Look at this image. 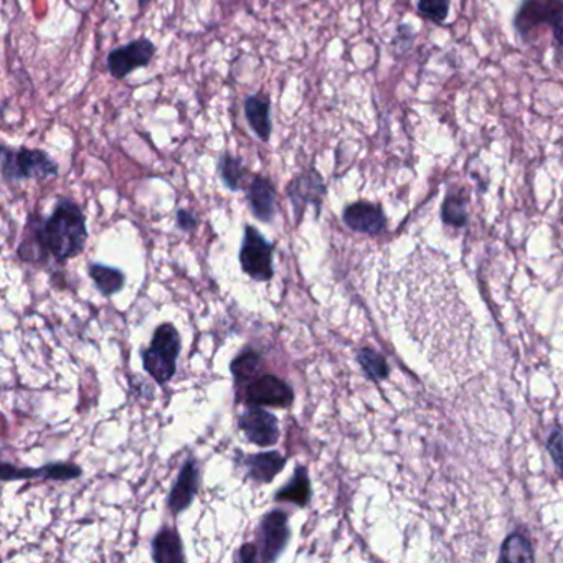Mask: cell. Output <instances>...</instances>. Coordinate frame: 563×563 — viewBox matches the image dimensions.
Listing matches in <instances>:
<instances>
[{
    "instance_id": "cell-1",
    "label": "cell",
    "mask_w": 563,
    "mask_h": 563,
    "mask_svg": "<svg viewBox=\"0 0 563 563\" xmlns=\"http://www.w3.org/2000/svg\"><path fill=\"white\" fill-rule=\"evenodd\" d=\"M31 232L37 236L44 254L54 255L60 263L82 254L89 238L85 213L70 199H58L47 220L31 216Z\"/></svg>"
},
{
    "instance_id": "cell-2",
    "label": "cell",
    "mask_w": 563,
    "mask_h": 563,
    "mask_svg": "<svg viewBox=\"0 0 563 563\" xmlns=\"http://www.w3.org/2000/svg\"><path fill=\"white\" fill-rule=\"evenodd\" d=\"M2 177L8 184L22 180H47L58 176L57 161L42 149L11 148L2 145Z\"/></svg>"
},
{
    "instance_id": "cell-3",
    "label": "cell",
    "mask_w": 563,
    "mask_h": 563,
    "mask_svg": "<svg viewBox=\"0 0 563 563\" xmlns=\"http://www.w3.org/2000/svg\"><path fill=\"white\" fill-rule=\"evenodd\" d=\"M180 349H183V342L177 329L169 322L159 326L152 336L151 345L142 352L144 371L157 384H167L176 374Z\"/></svg>"
},
{
    "instance_id": "cell-4",
    "label": "cell",
    "mask_w": 563,
    "mask_h": 563,
    "mask_svg": "<svg viewBox=\"0 0 563 563\" xmlns=\"http://www.w3.org/2000/svg\"><path fill=\"white\" fill-rule=\"evenodd\" d=\"M513 25L523 40H529L533 28L549 25L556 44L563 48V0H523Z\"/></svg>"
},
{
    "instance_id": "cell-5",
    "label": "cell",
    "mask_w": 563,
    "mask_h": 563,
    "mask_svg": "<svg viewBox=\"0 0 563 563\" xmlns=\"http://www.w3.org/2000/svg\"><path fill=\"white\" fill-rule=\"evenodd\" d=\"M273 251V245L255 226H245L239 265L247 277L255 281H270L274 274Z\"/></svg>"
},
{
    "instance_id": "cell-6",
    "label": "cell",
    "mask_w": 563,
    "mask_h": 563,
    "mask_svg": "<svg viewBox=\"0 0 563 563\" xmlns=\"http://www.w3.org/2000/svg\"><path fill=\"white\" fill-rule=\"evenodd\" d=\"M155 54H157V47L151 38L138 37L109 51L106 57V68L115 80H125L132 71L149 67Z\"/></svg>"
},
{
    "instance_id": "cell-7",
    "label": "cell",
    "mask_w": 563,
    "mask_h": 563,
    "mask_svg": "<svg viewBox=\"0 0 563 563\" xmlns=\"http://www.w3.org/2000/svg\"><path fill=\"white\" fill-rule=\"evenodd\" d=\"M326 192H328V187H326L325 179L320 176L319 171L313 169V167L303 171L300 176L291 180L286 193L290 197L291 206H293L297 223L301 222L304 210L309 206H313L317 215H319Z\"/></svg>"
},
{
    "instance_id": "cell-8",
    "label": "cell",
    "mask_w": 563,
    "mask_h": 563,
    "mask_svg": "<svg viewBox=\"0 0 563 563\" xmlns=\"http://www.w3.org/2000/svg\"><path fill=\"white\" fill-rule=\"evenodd\" d=\"M238 429L247 436L248 442L261 448H270L280 439V425L273 413L261 407H251L238 419Z\"/></svg>"
},
{
    "instance_id": "cell-9",
    "label": "cell",
    "mask_w": 563,
    "mask_h": 563,
    "mask_svg": "<svg viewBox=\"0 0 563 563\" xmlns=\"http://www.w3.org/2000/svg\"><path fill=\"white\" fill-rule=\"evenodd\" d=\"M247 401L255 407L288 409L293 406L294 391L286 382L274 375L255 378L247 388Z\"/></svg>"
},
{
    "instance_id": "cell-10",
    "label": "cell",
    "mask_w": 563,
    "mask_h": 563,
    "mask_svg": "<svg viewBox=\"0 0 563 563\" xmlns=\"http://www.w3.org/2000/svg\"><path fill=\"white\" fill-rule=\"evenodd\" d=\"M291 530L288 526V514L283 511H271L261 520L260 540L263 562H274L290 543Z\"/></svg>"
},
{
    "instance_id": "cell-11",
    "label": "cell",
    "mask_w": 563,
    "mask_h": 563,
    "mask_svg": "<svg viewBox=\"0 0 563 563\" xmlns=\"http://www.w3.org/2000/svg\"><path fill=\"white\" fill-rule=\"evenodd\" d=\"M342 220L354 232L368 235H378L387 226L384 210L371 202H354L345 207Z\"/></svg>"
},
{
    "instance_id": "cell-12",
    "label": "cell",
    "mask_w": 563,
    "mask_h": 563,
    "mask_svg": "<svg viewBox=\"0 0 563 563\" xmlns=\"http://www.w3.org/2000/svg\"><path fill=\"white\" fill-rule=\"evenodd\" d=\"M199 466H197L196 459H189L180 469L176 486L173 488L169 500H167V506L174 516H179L193 503L199 493Z\"/></svg>"
},
{
    "instance_id": "cell-13",
    "label": "cell",
    "mask_w": 563,
    "mask_h": 563,
    "mask_svg": "<svg viewBox=\"0 0 563 563\" xmlns=\"http://www.w3.org/2000/svg\"><path fill=\"white\" fill-rule=\"evenodd\" d=\"M82 468L71 462H51L44 468H14V466L2 465V481H17V479L44 478L50 481H71L82 476Z\"/></svg>"
},
{
    "instance_id": "cell-14",
    "label": "cell",
    "mask_w": 563,
    "mask_h": 563,
    "mask_svg": "<svg viewBox=\"0 0 563 563\" xmlns=\"http://www.w3.org/2000/svg\"><path fill=\"white\" fill-rule=\"evenodd\" d=\"M278 192L273 183L263 176H254L250 187H248V203L255 219L261 222H273L277 215Z\"/></svg>"
},
{
    "instance_id": "cell-15",
    "label": "cell",
    "mask_w": 563,
    "mask_h": 563,
    "mask_svg": "<svg viewBox=\"0 0 563 563\" xmlns=\"http://www.w3.org/2000/svg\"><path fill=\"white\" fill-rule=\"evenodd\" d=\"M245 119L251 131L260 141L268 142L273 134V122H271V99L267 93H258L245 98Z\"/></svg>"
},
{
    "instance_id": "cell-16",
    "label": "cell",
    "mask_w": 563,
    "mask_h": 563,
    "mask_svg": "<svg viewBox=\"0 0 563 563\" xmlns=\"http://www.w3.org/2000/svg\"><path fill=\"white\" fill-rule=\"evenodd\" d=\"M247 466L248 474L254 481L268 484L283 471L286 458L278 451L261 453V455L248 456Z\"/></svg>"
},
{
    "instance_id": "cell-17",
    "label": "cell",
    "mask_w": 563,
    "mask_h": 563,
    "mask_svg": "<svg viewBox=\"0 0 563 563\" xmlns=\"http://www.w3.org/2000/svg\"><path fill=\"white\" fill-rule=\"evenodd\" d=\"M152 559L159 563L184 562L183 540L174 529H163L152 540Z\"/></svg>"
},
{
    "instance_id": "cell-18",
    "label": "cell",
    "mask_w": 563,
    "mask_h": 563,
    "mask_svg": "<svg viewBox=\"0 0 563 563\" xmlns=\"http://www.w3.org/2000/svg\"><path fill=\"white\" fill-rule=\"evenodd\" d=\"M274 500L280 501V503H291L297 507H306L309 504L310 481L304 466H297L293 478L290 479L286 486L278 491Z\"/></svg>"
},
{
    "instance_id": "cell-19",
    "label": "cell",
    "mask_w": 563,
    "mask_h": 563,
    "mask_svg": "<svg viewBox=\"0 0 563 563\" xmlns=\"http://www.w3.org/2000/svg\"><path fill=\"white\" fill-rule=\"evenodd\" d=\"M90 278L95 281L96 288L99 293L105 296H113V294L119 293L125 286V274L118 268L106 267V265H90L89 268Z\"/></svg>"
},
{
    "instance_id": "cell-20",
    "label": "cell",
    "mask_w": 563,
    "mask_h": 563,
    "mask_svg": "<svg viewBox=\"0 0 563 563\" xmlns=\"http://www.w3.org/2000/svg\"><path fill=\"white\" fill-rule=\"evenodd\" d=\"M219 176L223 186L230 192H238L242 189V183H244L245 177V167L242 159L230 154V152H223L219 159Z\"/></svg>"
},
{
    "instance_id": "cell-21",
    "label": "cell",
    "mask_w": 563,
    "mask_h": 563,
    "mask_svg": "<svg viewBox=\"0 0 563 563\" xmlns=\"http://www.w3.org/2000/svg\"><path fill=\"white\" fill-rule=\"evenodd\" d=\"M261 362H263V359L258 352L247 351L233 359L230 371H232L233 378L238 384H245V382H251L257 377L261 368Z\"/></svg>"
},
{
    "instance_id": "cell-22",
    "label": "cell",
    "mask_w": 563,
    "mask_h": 563,
    "mask_svg": "<svg viewBox=\"0 0 563 563\" xmlns=\"http://www.w3.org/2000/svg\"><path fill=\"white\" fill-rule=\"evenodd\" d=\"M501 562H532L533 550L529 539L523 533L507 537L501 549Z\"/></svg>"
},
{
    "instance_id": "cell-23",
    "label": "cell",
    "mask_w": 563,
    "mask_h": 563,
    "mask_svg": "<svg viewBox=\"0 0 563 563\" xmlns=\"http://www.w3.org/2000/svg\"><path fill=\"white\" fill-rule=\"evenodd\" d=\"M442 219L446 225L465 226L468 223V200L462 193L453 192L446 196L442 207Z\"/></svg>"
},
{
    "instance_id": "cell-24",
    "label": "cell",
    "mask_w": 563,
    "mask_h": 563,
    "mask_svg": "<svg viewBox=\"0 0 563 563\" xmlns=\"http://www.w3.org/2000/svg\"><path fill=\"white\" fill-rule=\"evenodd\" d=\"M357 361L365 374L372 380H385L388 377V365L385 359L372 349H362L357 352Z\"/></svg>"
},
{
    "instance_id": "cell-25",
    "label": "cell",
    "mask_w": 563,
    "mask_h": 563,
    "mask_svg": "<svg viewBox=\"0 0 563 563\" xmlns=\"http://www.w3.org/2000/svg\"><path fill=\"white\" fill-rule=\"evenodd\" d=\"M449 5H451V0H419L417 11L426 21L443 25L449 15Z\"/></svg>"
},
{
    "instance_id": "cell-26",
    "label": "cell",
    "mask_w": 563,
    "mask_h": 563,
    "mask_svg": "<svg viewBox=\"0 0 563 563\" xmlns=\"http://www.w3.org/2000/svg\"><path fill=\"white\" fill-rule=\"evenodd\" d=\"M547 449L552 456L553 462L563 474V432L562 430H553L550 433L549 442H547Z\"/></svg>"
},
{
    "instance_id": "cell-27",
    "label": "cell",
    "mask_w": 563,
    "mask_h": 563,
    "mask_svg": "<svg viewBox=\"0 0 563 563\" xmlns=\"http://www.w3.org/2000/svg\"><path fill=\"white\" fill-rule=\"evenodd\" d=\"M413 40H415V32L410 25H398L397 35L394 38V47L398 48V51H406L407 48L412 47Z\"/></svg>"
},
{
    "instance_id": "cell-28",
    "label": "cell",
    "mask_w": 563,
    "mask_h": 563,
    "mask_svg": "<svg viewBox=\"0 0 563 563\" xmlns=\"http://www.w3.org/2000/svg\"><path fill=\"white\" fill-rule=\"evenodd\" d=\"M197 225H199V219H197L192 212L186 209H180L179 212H177V226H179L180 230H184V232H193Z\"/></svg>"
},
{
    "instance_id": "cell-29",
    "label": "cell",
    "mask_w": 563,
    "mask_h": 563,
    "mask_svg": "<svg viewBox=\"0 0 563 563\" xmlns=\"http://www.w3.org/2000/svg\"><path fill=\"white\" fill-rule=\"evenodd\" d=\"M236 559L239 560V562H255V560L258 559V549L255 546H251V543H245L242 549H239L238 556Z\"/></svg>"
},
{
    "instance_id": "cell-30",
    "label": "cell",
    "mask_w": 563,
    "mask_h": 563,
    "mask_svg": "<svg viewBox=\"0 0 563 563\" xmlns=\"http://www.w3.org/2000/svg\"><path fill=\"white\" fill-rule=\"evenodd\" d=\"M67 2L71 8L80 12H89V9L92 8L93 4V0H67Z\"/></svg>"
},
{
    "instance_id": "cell-31",
    "label": "cell",
    "mask_w": 563,
    "mask_h": 563,
    "mask_svg": "<svg viewBox=\"0 0 563 563\" xmlns=\"http://www.w3.org/2000/svg\"><path fill=\"white\" fill-rule=\"evenodd\" d=\"M149 2H151V0H138L139 8L144 9L145 5H149Z\"/></svg>"
}]
</instances>
